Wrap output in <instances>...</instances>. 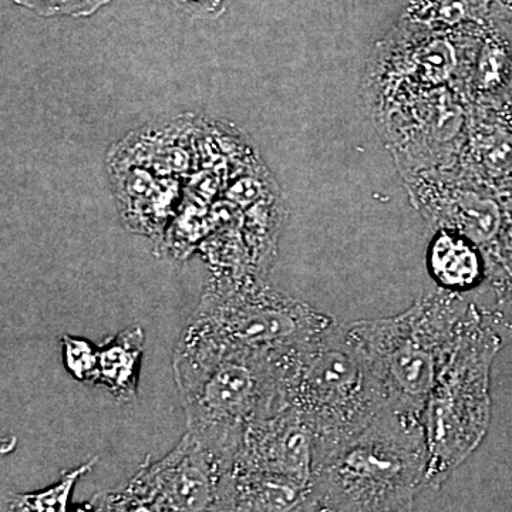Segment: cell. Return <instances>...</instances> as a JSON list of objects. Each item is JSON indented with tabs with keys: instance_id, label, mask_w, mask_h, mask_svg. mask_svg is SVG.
<instances>
[{
	"instance_id": "obj_18",
	"label": "cell",
	"mask_w": 512,
	"mask_h": 512,
	"mask_svg": "<svg viewBox=\"0 0 512 512\" xmlns=\"http://www.w3.org/2000/svg\"><path fill=\"white\" fill-rule=\"evenodd\" d=\"M97 463V458L86 461L83 466L64 474L56 484L37 493L18 494L10 498L8 511H66L77 480L89 473Z\"/></svg>"
},
{
	"instance_id": "obj_9",
	"label": "cell",
	"mask_w": 512,
	"mask_h": 512,
	"mask_svg": "<svg viewBox=\"0 0 512 512\" xmlns=\"http://www.w3.org/2000/svg\"><path fill=\"white\" fill-rule=\"evenodd\" d=\"M470 116L471 104L464 93L444 89L394 107L375 121L404 175L458 164Z\"/></svg>"
},
{
	"instance_id": "obj_22",
	"label": "cell",
	"mask_w": 512,
	"mask_h": 512,
	"mask_svg": "<svg viewBox=\"0 0 512 512\" xmlns=\"http://www.w3.org/2000/svg\"><path fill=\"white\" fill-rule=\"evenodd\" d=\"M178 9L201 19H215L224 13L228 0H170Z\"/></svg>"
},
{
	"instance_id": "obj_23",
	"label": "cell",
	"mask_w": 512,
	"mask_h": 512,
	"mask_svg": "<svg viewBox=\"0 0 512 512\" xmlns=\"http://www.w3.org/2000/svg\"><path fill=\"white\" fill-rule=\"evenodd\" d=\"M491 322H493L498 335L503 339L504 345L512 346V322H495L493 319H491Z\"/></svg>"
},
{
	"instance_id": "obj_4",
	"label": "cell",
	"mask_w": 512,
	"mask_h": 512,
	"mask_svg": "<svg viewBox=\"0 0 512 512\" xmlns=\"http://www.w3.org/2000/svg\"><path fill=\"white\" fill-rule=\"evenodd\" d=\"M473 302L463 293L437 288L399 315L348 323L386 407L421 417L441 362Z\"/></svg>"
},
{
	"instance_id": "obj_16",
	"label": "cell",
	"mask_w": 512,
	"mask_h": 512,
	"mask_svg": "<svg viewBox=\"0 0 512 512\" xmlns=\"http://www.w3.org/2000/svg\"><path fill=\"white\" fill-rule=\"evenodd\" d=\"M144 340L143 329L130 328L99 346L96 383L106 386L120 402H130L137 396Z\"/></svg>"
},
{
	"instance_id": "obj_13",
	"label": "cell",
	"mask_w": 512,
	"mask_h": 512,
	"mask_svg": "<svg viewBox=\"0 0 512 512\" xmlns=\"http://www.w3.org/2000/svg\"><path fill=\"white\" fill-rule=\"evenodd\" d=\"M464 168L498 195L512 188V116L504 106H471L466 146L460 161Z\"/></svg>"
},
{
	"instance_id": "obj_15",
	"label": "cell",
	"mask_w": 512,
	"mask_h": 512,
	"mask_svg": "<svg viewBox=\"0 0 512 512\" xmlns=\"http://www.w3.org/2000/svg\"><path fill=\"white\" fill-rule=\"evenodd\" d=\"M426 262L431 279L444 291L468 295L488 282L484 249L451 229L434 231Z\"/></svg>"
},
{
	"instance_id": "obj_10",
	"label": "cell",
	"mask_w": 512,
	"mask_h": 512,
	"mask_svg": "<svg viewBox=\"0 0 512 512\" xmlns=\"http://www.w3.org/2000/svg\"><path fill=\"white\" fill-rule=\"evenodd\" d=\"M402 177L410 202L434 231L460 232L484 251L500 235L507 218L503 200L460 163Z\"/></svg>"
},
{
	"instance_id": "obj_19",
	"label": "cell",
	"mask_w": 512,
	"mask_h": 512,
	"mask_svg": "<svg viewBox=\"0 0 512 512\" xmlns=\"http://www.w3.org/2000/svg\"><path fill=\"white\" fill-rule=\"evenodd\" d=\"M488 282L495 302L512 296V211H507L504 227L490 248L485 249Z\"/></svg>"
},
{
	"instance_id": "obj_11",
	"label": "cell",
	"mask_w": 512,
	"mask_h": 512,
	"mask_svg": "<svg viewBox=\"0 0 512 512\" xmlns=\"http://www.w3.org/2000/svg\"><path fill=\"white\" fill-rule=\"evenodd\" d=\"M322 440L291 407L255 421L245 431L231 470L255 471L312 484Z\"/></svg>"
},
{
	"instance_id": "obj_25",
	"label": "cell",
	"mask_w": 512,
	"mask_h": 512,
	"mask_svg": "<svg viewBox=\"0 0 512 512\" xmlns=\"http://www.w3.org/2000/svg\"><path fill=\"white\" fill-rule=\"evenodd\" d=\"M494 2L498 3L501 8H504L508 13H510V15H512V0H494Z\"/></svg>"
},
{
	"instance_id": "obj_21",
	"label": "cell",
	"mask_w": 512,
	"mask_h": 512,
	"mask_svg": "<svg viewBox=\"0 0 512 512\" xmlns=\"http://www.w3.org/2000/svg\"><path fill=\"white\" fill-rule=\"evenodd\" d=\"M13 2L45 18H56V16L86 18L103 6L109 5L113 0H13Z\"/></svg>"
},
{
	"instance_id": "obj_7",
	"label": "cell",
	"mask_w": 512,
	"mask_h": 512,
	"mask_svg": "<svg viewBox=\"0 0 512 512\" xmlns=\"http://www.w3.org/2000/svg\"><path fill=\"white\" fill-rule=\"evenodd\" d=\"M484 23L454 32H436L399 20L380 40L367 64L363 96L373 119L440 90L464 93Z\"/></svg>"
},
{
	"instance_id": "obj_12",
	"label": "cell",
	"mask_w": 512,
	"mask_h": 512,
	"mask_svg": "<svg viewBox=\"0 0 512 512\" xmlns=\"http://www.w3.org/2000/svg\"><path fill=\"white\" fill-rule=\"evenodd\" d=\"M464 94L471 106H504L512 100V15L494 2L481 29Z\"/></svg>"
},
{
	"instance_id": "obj_3",
	"label": "cell",
	"mask_w": 512,
	"mask_h": 512,
	"mask_svg": "<svg viewBox=\"0 0 512 512\" xmlns=\"http://www.w3.org/2000/svg\"><path fill=\"white\" fill-rule=\"evenodd\" d=\"M503 346L490 309L471 303L421 413L429 448L424 487L440 490L487 436L491 369Z\"/></svg>"
},
{
	"instance_id": "obj_17",
	"label": "cell",
	"mask_w": 512,
	"mask_h": 512,
	"mask_svg": "<svg viewBox=\"0 0 512 512\" xmlns=\"http://www.w3.org/2000/svg\"><path fill=\"white\" fill-rule=\"evenodd\" d=\"M493 5L494 0H404L399 20L436 32H454L483 25Z\"/></svg>"
},
{
	"instance_id": "obj_14",
	"label": "cell",
	"mask_w": 512,
	"mask_h": 512,
	"mask_svg": "<svg viewBox=\"0 0 512 512\" xmlns=\"http://www.w3.org/2000/svg\"><path fill=\"white\" fill-rule=\"evenodd\" d=\"M220 511H315L312 484L231 470L222 487Z\"/></svg>"
},
{
	"instance_id": "obj_26",
	"label": "cell",
	"mask_w": 512,
	"mask_h": 512,
	"mask_svg": "<svg viewBox=\"0 0 512 512\" xmlns=\"http://www.w3.org/2000/svg\"><path fill=\"white\" fill-rule=\"evenodd\" d=\"M510 110H511V116H512V100L510 101Z\"/></svg>"
},
{
	"instance_id": "obj_2",
	"label": "cell",
	"mask_w": 512,
	"mask_h": 512,
	"mask_svg": "<svg viewBox=\"0 0 512 512\" xmlns=\"http://www.w3.org/2000/svg\"><path fill=\"white\" fill-rule=\"evenodd\" d=\"M173 369L187 430L232 461L248 427L284 407L281 359L269 353L180 338Z\"/></svg>"
},
{
	"instance_id": "obj_8",
	"label": "cell",
	"mask_w": 512,
	"mask_h": 512,
	"mask_svg": "<svg viewBox=\"0 0 512 512\" xmlns=\"http://www.w3.org/2000/svg\"><path fill=\"white\" fill-rule=\"evenodd\" d=\"M232 460L187 430L178 446L146 463L126 488L93 498L97 511H220Z\"/></svg>"
},
{
	"instance_id": "obj_1",
	"label": "cell",
	"mask_w": 512,
	"mask_h": 512,
	"mask_svg": "<svg viewBox=\"0 0 512 512\" xmlns=\"http://www.w3.org/2000/svg\"><path fill=\"white\" fill-rule=\"evenodd\" d=\"M429 448L420 417L384 407L320 457L315 511H410L426 481Z\"/></svg>"
},
{
	"instance_id": "obj_24",
	"label": "cell",
	"mask_w": 512,
	"mask_h": 512,
	"mask_svg": "<svg viewBox=\"0 0 512 512\" xmlns=\"http://www.w3.org/2000/svg\"><path fill=\"white\" fill-rule=\"evenodd\" d=\"M500 198L501 200H503L505 208H507V211H512V188L510 191L501 194Z\"/></svg>"
},
{
	"instance_id": "obj_6",
	"label": "cell",
	"mask_w": 512,
	"mask_h": 512,
	"mask_svg": "<svg viewBox=\"0 0 512 512\" xmlns=\"http://www.w3.org/2000/svg\"><path fill=\"white\" fill-rule=\"evenodd\" d=\"M335 320L262 279L214 275L181 338L282 359L318 338Z\"/></svg>"
},
{
	"instance_id": "obj_5",
	"label": "cell",
	"mask_w": 512,
	"mask_h": 512,
	"mask_svg": "<svg viewBox=\"0 0 512 512\" xmlns=\"http://www.w3.org/2000/svg\"><path fill=\"white\" fill-rule=\"evenodd\" d=\"M281 370L284 407L316 430L320 457L386 407L346 322L335 320L308 345L282 357Z\"/></svg>"
},
{
	"instance_id": "obj_20",
	"label": "cell",
	"mask_w": 512,
	"mask_h": 512,
	"mask_svg": "<svg viewBox=\"0 0 512 512\" xmlns=\"http://www.w3.org/2000/svg\"><path fill=\"white\" fill-rule=\"evenodd\" d=\"M64 365L74 379L84 383H96L99 348L84 339L63 335Z\"/></svg>"
}]
</instances>
